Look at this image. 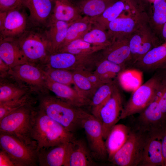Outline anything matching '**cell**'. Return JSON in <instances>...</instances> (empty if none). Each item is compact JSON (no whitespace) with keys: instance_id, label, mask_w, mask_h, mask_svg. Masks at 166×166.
<instances>
[{"instance_id":"25","label":"cell","mask_w":166,"mask_h":166,"mask_svg":"<svg viewBox=\"0 0 166 166\" xmlns=\"http://www.w3.org/2000/svg\"><path fill=\"white\" fill-rule=\"evenodd\" d=\"M70 24L61 21L50 20L45 27L49 41L51 54L57 53L65 40Z\"/></svg>"},{"instance_id":"31","label":"cell","mask_w":166,"mask_h":166,"mask_svg":"<svg viewBox=\"0 0 166 166\" xmlns=\"http://www.w3.org/2000/svg\"><path fill=\"white\" fill-rule=\"evenodd\" d=\"M125 69L122 66L103 57L97 63L93 72L106 82L112 79Z\"/></svg>"},{"instance_id":"42","label":"cell","mask_w":166,"mask_h":166,"mask_svg":"<svg viewBox=\"0 0 166 166\" xmlns=\"http://www.w3.org/2000/svg\"><path fill=\"white\" fill-rule=\"evenodd\" d=\"M0 166H16L11 157L1 149L0 151Z\"/></svg>"},{"instance_id":"40","label":"cell","mask_w":166,"mask_h":166,"mask_svg":"<svg viewBox=\"0 0 166 166\" xmlns=\"http://www.w3.org/2000/svg\"><path fill=\"white\" fill-rule=\"evenodd\" d=\"M157 98L161 111L166 117V77H163L161 87Z\"/></svg>"},{"instance_id":"24","label":"cell","mask_w":166,"mask_h":166,"mask_svg":"<svg viewBox=\"0 0 166 166\" xmlns=\"http://www.w3.org/2000/svg\"><path fill=\"white\" fill-rule=\"evenodd\" d=\"M129 131V127L123 124H116L112 127L105 142L110 160L111 161L116 153L125 143Z\"/></svg>"},{"instance_id":"38","label":"cell","mask_w":166,"mask_h":166,"mask_svg":"<svg viewBox=\"0 0 166 166\" xmlns=\"http://www.w3.org/2000/svg\"><path fill=\"white\" fill-rule=\"evenodd\" d=\"M44 71L47 76L54 82L69 86L73 84L72 71L49 67Z\"/></svg>"},{"instance_id":"3","label":"cell","mask_w":166,"mask_h":166,"mask_svg":"<svg viewBox=\"0 0 166 166\" xmlns=\"http://www.w3.org/2000/svg\"><path fill=\"white\" fill-rule=\"evenodd\" d=\"M34 104L26 105L0 120V132L12 135L26 144L37 148L32 132L37 109Z\"/></svg>"},{"instance_id":"47","label":"cell","mask_w":166,"mask_h":166,"mask_svg":"<svg viewBox=\"0 0 166 166\" xmlns=\"http://www.w3.org/2000/svg\"><path fill=\"white\" fill-rule=\"evenodd\" d=\"M59 0L63 2H72L71 0Z\"/></svg>"},{"instance_id":"16","label":"cell","mask_w":166,"mask_h":166,"mask_svg":"<svg viewBox=\"0 0 166 166\" xmlns=\"http://www.w3.org/2000/svg\"><path fill=\"white\" fill-rule=\"evenodd\" d=\"M9 74L33 87H45L44 70L32 63H26L10 68Z\"/></svg>"},{"instance_id":"13","label":"cell","mask_w":166,"mask_h":166,"mask_svg":"<svg viewBox=\"0 0 166 166\" xmlns=\"http://www.w3.org/2000/svg\"><path fill=\"white\" fill-rule=\"evenodd\" d=\"M20 8L8 11L4 21L0 25V39H15L30 26L24 9Z\"/></svg>"},{"instance_id":"30","label":"cell","mask_w":166,"mask_h":166,"mask_svg":"<svg viewBox=\"0 0 166 166\" xmlns=\"http://www.w3.org/2000/svg\"><path fill=\"white\" fill-rule=\"evenodd\" d=\"M105 48L102 46L92 44L79 38L63 46L57 52H67L76 55H88L101 51Z\"/></svg>"},{"instance_id":"17","label":"cell","mask_w":166,"mask_h":166,"mask_svg":"<svg viewBox=\"0 0 166 166\" xmlns=\"http://www.w3.org/2000/svg\"><path fill=\"white\" fill-rule=\"evenodd\" d=\"M45 88L53 93L56 97L79 107L90 105V100L82 96L74 88L54 82L49 78L45 73Z\"/></svg>"},{"instance_id":"27","label":"cell","mask_w":166,"mask_h":166,"mask_svg":"<svg viewBox=\"0 0 166 166\" xmlns=\"http://www.w3.org/2000/svg\"><path fill=\"white\" fill-rule=\"evenodd\" d=\"M82 15L91 18L102 14L117 0H72Z\"/></svg>"},{"instance_id":"35","label":"cell","mask_w":166,"mask_h":166,"mask_svg":"<svg viewBox=\"0 0 166 166\" xmlns=\"http://www.w3.org/2000/svg\"><path fill=\"white\" fill-rule=\"evenodd\" d=\"M26 90L12 83L1 82L0 103L20 98L28 93Z\"/></svg>"},{"instance_id":"32","label":"cell","mask_w":166,"mask_h":166,"mask_svg":"<svg viewBox=\"0 0 166 166\" xmlns=\"http://www.w3.org/2000/svg\"><path fill=\"white\" fill-rule=\"evenodd\" d=\"M117 76L120 85L126 91L133 92L141 85L142 75L140 70L124 69Z\"/></svg>"},{"instance_id":"5","label":"cell","mask_w":166,"mask_h":166,"mask_svg":"<svg viewBox=\"0 0 166 166\" xmlns=\"http://www.w3.org/2000/svg\"><path fill=\"white\" fill-rule=\"evenodd\" d=\"M163 77L159 72L134 91L124 107L120 119H122L144 109L158 95Z\"/></svg>"},{"instance_id":"6","label":"cell","mask_w":166,"mask_h":166,"mask_svg":"<svg viewBox=\"0 0 166 166\" xmlns=\"http://www.w3.org/2000/svg\"><path fill=\"white\" fill-rule=\"evenodd\" d=\"M0 147L16 166L38 165L37 148L26 144L12 135L0 132Z\"/></svg>"},{"instance_id":"36","label":"cell","mask_w":166,"mask_h":166,"mask_svg":"<svg viewBox=\"0 0 166 166\" xmlns=\"http://www.w3.org/2000/svg\"><path fill=\"white\" fill-rule=\"evenodd\" d=\"M34 103V100L28 93L20 98L0 103V120L8 114L26 105Z\"/></svg>"},{"instance_id":"8","label":"cell","mask_w":166,"mask_h":166,"mask_svg":"<svg viewBox=\"0 0 166 166\" xmlns=\"http://www.w3.org/2000/svg\"><path fill=\"white\" fill-rule=\"evenodd\" d=\"M132 129L149 136L161 135L166 123V117L160 109L157 97L140 113L134 121Z\"/></svg>"},{"instance_id":"22","label":"cell","mask_w":166,"mask_h":166,"mask_svg":"<svg viewBox=\"0 0 166 166\" xmlns=\"http://www.w3.org/2000/svg\"><path fill=\"white\" fill-rule=\"evenodd\" d=\"M68 143L41 148L38 150V165L64 166Z\"/></svg>"},{"instance_id":"20","label":"cell","mask_w":166,"mask_h":166,"mask_svg":"<svg viewBox=\"0 0 166 166\" xmlns=\"http://www.w3.org/2000/svg\"><path fill=\"white\" fill-rule=\"evenodd\" d=\"M0 40V58L10 68L30 63L15 39Z\"/></svg>"},{"instance_id":"46","label":"cell","mask_w":166,"mask_h":166,"mask_svg":"<svg viewBox=\"0 0 166 166\" xmlns=\"http://www.w3.org/2000/svg\"><path fill=\"white\" fill-rule=\"evenodd\" d=\"M159 70L160 71V72L161 73L162 76L164 77H166V64Z\"/></svg>"},{"instance_id":"9","label":"cell","mask_w":166,"mask_h":166,"mask_svg":"<svg viewBox=\"0 0 166 166\" xmlns=\"http://www.w3.org/2000/svg\"><path fill=\"white\" fill-rule=\"evenodd\" d=\"M141 6L137 5L130 8L109 23L107 30L112 41L129 37L147 21L140 11Z\"/></svg>"},{"instance_id":"10","label":"cell","mask_w":166,"mask_h":166,"mask_svg":"<svg viewBox=\"0 0 166 166\" xmlns=\"http://www.w3.org/2000/svg\"><path fill=\"white\" fill-rule=\"evenodd\" d=\"M81 124L85 130L92 155L98 159H105L108 155L100 121L93 114L85 111Z\"/></svg>"},{"instance_id":"28","label":"cell","mask_w":166,"mask_h":166,"mask_svg":"<svg viewBox=\"0 0 166 166\" xmlns=\"http://www.w3.org/2000/svg\"><path fill=\"white\" fill-rule=\"evenodd\" d=\"M115 85L113 81L103 84L92 96L89 105L92 107V114L98 119L100 111L110 97Z\"/></svg>"},{"instance_id":"44","label":"cell","mask_w":166,"mask_h":166,"mask_svg":"<svg viewBox=\"0 0 166 166\" xmlns=\"http://www.w3.org/2000/svg\"><path fill=\"white\" fill-rule=\"evenodd\" d=\"M10 69V67L0 58V76L2 77H5L7 74H9Z\"/></svg>"},{"instance_id":"2","label":"cell","mask_w":166,"mask_h":166,"mask_svg":"<svg viewBox=\"0 0 166 166\" xmlns=\"http://www.w3.org/2000/svg\"><path fill=\"white\" fill-rule=\"evenodd\" d=\"M38 108L50 118L74 133L81 127L82 117L85 111L57 97L40 95Z\"/></svg>"},{"instance_id":"33","label":"cell","mask_w":166,"mask_h":166,"mask_svg":"<svg viewBox=\"0 0 166 166\" xmlns=\"http://www.w3.org/2000/svg\"><path fill=\"white\" fill-rule=\"evenodd\" d=\"M80 38L92 44L106 47L112 42L107 30L94 24L91 29Z\"/></svg>"},{"instance_id":"11","label":"cell","mask_w":166,"mask_h":166,"mask_svg":"<svg viewBox=\"0 0 166 166\" xmlns=\"http://www.w3.org/2000/svg\"><path fill=\"white\" fill-rule=\"evenodd\" d=\"M122 95L115 84L112 94L107 102L101 109L98 119L101 122L103 135L106 140L112 127L120 120L124 107Z\"/></svg>"},{"instance_id":"34","label":"cell","mask_w":166,"mask_h":166,"mask_svg":"<svg viewBox=\"0 0 166 166\" xmlns=\"http://www.w3.org/2000/svg\"><path fill=\"white\" fill-rule=\"evenodd\" d=\"M74 89L83 97L91 99L97 88L79 71H72Z\"/></svg>"},{"instance_id":"41","label":"cell","mask_w":166,"mask_h":166,"mask_svg":"<svg viewBox=\"0 0 166 166\" xmlns=\"http://www.w3.org/2000/svg\"><path fill=\"white\" fill-rule=\"evenodd\" d=\"M78 71L85 76L89 81L97 88L103 84L108 83L102 80L92 71L89 70H82Z\"/></svg>"},{"instance_id":"15","label":"cell","mask_w":166,"mask_h":166,"mask_svg":"<svg viewBox=\"0 0 166 166\" xmlns=\"http://www.w3.org/2000/svg\"><path fill=\"white\" fill-rule=\"evenodd\" d=\"M55 0H25L23 6L29 11L30 23L46 27L50 19Z\"/></svg>"},{"instance_id":"14","label":"cell","mask_w":166,"mask_h":166,"mask_svg":"<svg viewBox=\"0 0 166 166\" xmlns=\"http://www.w3.org/2000/svg\"><path fill=\"white\" fill-rule=\"evenodd\" d=\"M128 37L119 38L113 40L109 45L101 51L103 57L124 68L128 64H132Z\"/></svg>"},{"instance_id":"39","label":"cell","mask_w":166,"mask_h":166,"mask_svg":"<svg viewBox=\"0 0 166 166\" xmlns=\"http://www.w3.org/2000/svg\"><path fill=\"white\" fill-rule=\"evenodd\" d=\"M25 0H0V11L7 12L21 7Z\"/></svg>"},{"instance_id":"12","label":"cell","mask_w":166,"mask_h":166,"mask_svg":"<svg viewBox=\"0 0 166 166\" xmlns=\"http://www.w3.org/2000/svg\"><path fill=\"white\" fill-rule=\"evenodd\" d=\"M147 21L128 37L132 64L153 48L159 45L157 43V38L148 25Z\"/></svg>"},{"instance_id":"29","label":"cell","mask_w":166,"mask_h":166,"mask_svg":"<svg viewBox=\"0 0 166 166\" xmlns=\"http://www.w3.org/2000/svg\"><path fill=\"white\" fill-rule=\"evenodd\" d=\"M93 25L91 18L86 16H84L70 24L65 40L60 49L71 42L81 38L91 29Z\"/></svg>"},{"instance_id":"45","label":"cell","mask_w":166,"mask_h":166,"mask_svg":"<svg viewBox=\"0 0 166 166\" xmlns=\"http://www.w3.org/2000/svg\"><path fill=\"white\" fill-rule=\"evenodd\" d=\"M160 34L162 38L164 41V43L166 42V22L164 24L161 29Z\"/></svg>"},{"instance_id":"4","label":"cell","mask_w":166,"mask_h":166,"mask_svg":"<svg viewBox=\"0 0 166 166\" xmlns=\"http://www.w3.org/2000/svg\"><path fill=\"white\" fill-rule=\"evenodd\" d=\"M32 25L15 40L30 63L45 61L51 54L45 27Z\"/></svg>"},{"instance_id":"48","label":"cell","mask_w":166,"mask_h":166,"mask_svg":"<svg viewBox=\"0 0 166 166\" xmlns=\"http://www.w3.org/2000/svg\"><path fill=\"white\" fill-rule=\"evenodd\" d=\"M164 43H165V44H166V42H164Z\"/></svg>"},{"instance_id":"43","label":"cell","mask_w":166,"mask_h":166,"mask_svg":"<svg viewBox=\"0 0 166 166\" xmlns=\"http://www.w3.org/2000/svg\"><path fill=\"white\" fill-rule=\"evenodd\" d=\"M161 150L164 166H166V123L164 126L162 134Z\"/></svg>"},{"instance_id":"7","label":"cell","mask_w":166,"mask_h":166,"mask_svg":"<svg viewBox=\"0 0 166 166\" xmlns=\"http://www.w3.org/2000/svg\"><path fill=\"white\" fill-rule=\"evenodd\" d=\"M130 128L128 137L111 161L119 166H138L147 138V135Z\"/></svg>"},{"instance_id":"1","label":"cell","mask_w":166,"mask_h":166,"mask_svg":"<svg viewBox=\"0 0 166 166\" xmlns=\"http://www.w3.org/2000/svg\"><path fill=\"white\" fill-rule=\"evenodd\" d=\"M37 150L70 142L75 138L74 133L53 120L38 108L32 132Z\"/></svg>"},{"instance_id":"19","label":"cell","mask_w":166,"mask_h":166,"mask_svg":"<svg viewBox=\"0 0 166 166\" xmlns=\"http://www.w3.org/2000/svg\"><path fill=\"white\" fill-rule=\"evenodd\" d=\"M161 139L162 135L147 138L138 166H164Z\"/></svg>"},{"instance_id":"21","label":"cell","mask_w":166,"mask_h":166,"mask_svg":"<svg viewBox=\"0 0 166 166\" xmlns=\"http://www.w3.org/2000/svg\"><path fill=\"white\" fill-rule=\"evenodd\" d=\"M166 64V44L165 43L148 51L133 65L147 71L159 70Z\"/></svg>"},{"instance_id":"23","label":"cell","mask_w":166,"mask_h":166,"mask_svg":"<svg viewBox=\"0 0 166 166\" xmlns=\"http://www.w3.org/2000/svg\"><path fill=\"white\" fill-rule=\"evenodd\" d=\"M137 0H117L101 15L91 18L93 24L107 30L109 23L119 17L137 2Z\"/></svg>"},{"instance_id":"18","label":"cell","mask_w":166,"mask_h":166,"mask_svg":"<svg viewBox=\"0 0 166 166\" xmlns=\"http://www.w3.org/2000/svg\"><path fill=\"white\" fill-rule=\"evenodd\" d=\"M94 164L91 154L85 144L75 138L69 142L64 166H86Z\"/></svg>"},{"instance_id":"37","label":"cell","mask_w":166,"mask_h":166,"mask_svg":"<svg viewBox=\"0 0 166 166\" xmlns=\"http://www.w3.org/2000/svg\"><path fill=\"white\" fill-rule=\"evenodd\" d=\"M152 3V22L160 34L162 26L166 22V0H155Z\"/></svg>"},{"instance_id":"26","label":"cell","mask_w":166,"mask_h":166,"mask_svg":"<svg viewBox=\"0 0 166 166\" xmlns=\"http://www.w3.org/2000/svg\"><path fill=\"white\" fill-rule=\"evenodd\" d=\"M83 17L73 1L67 2L55 0L50 20L61 21L70 24Z\"/></svg>"}]
</instances>
